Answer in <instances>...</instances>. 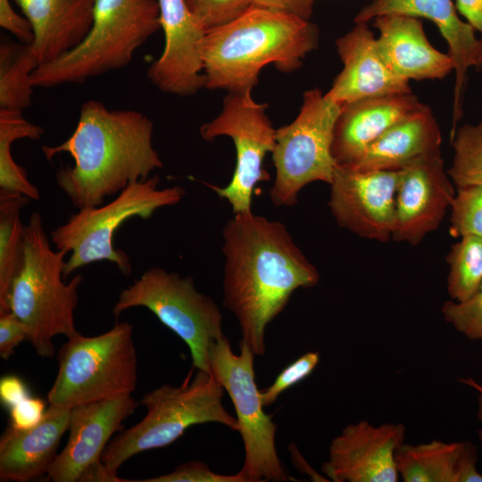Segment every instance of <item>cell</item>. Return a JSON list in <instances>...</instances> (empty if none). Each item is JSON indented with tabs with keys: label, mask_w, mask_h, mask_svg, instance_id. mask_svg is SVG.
<instances>
[{
	"label": "cell",
	"mask_w": 482,
	"mask_h": 482,
	"mask_svg": "<svg viewBox=\"0 0 482 482\" xmlns=\"http://www.w3.org/2000/svg\"><path fill=\"white\" fill-rule=\"evenodd\" d=\"M319 362L318 352H308L287 366L270 386L261 391L264 407L272 404L284 391L306 378Z\"/></svg>",
	"instance_id": "34"
},
{
	"label": "cell",
	"mask_w": 482,
	"mask_h": 482,
	"mask_svg": "<svg viewBox=\"0 0 482 482\" xmlns=\"http://www.w3.org/2000/svg\"><path fill=\"white\" fill-rule=\"evenodd\" d=\"M451 141L453 157L447 173L456 188L482 185V119L456 129Z\"/></svg>",
	"instance_id": "30"
},
{
	"label": "cell",
	"mask_w": 482,
	"mask_h": 482,
	"mask_svg": "<svg viewBox=\"0 0 482 482\" xmlns=\"http://www.w3.org/2000/svg\"><path fill=\"white\" fill-rule=\"evenodd\" d=\"M399 170L359 171L337 165L328 207L337 223L353 234L386 243L395 227Z\"/></svg>",
	"instance_id": "14"
},
{
	"label": "cell",
	"mask_w": 482,
	"mask_h": 482,
	"mask_svg": "<svg viewBox=\"0 0 482 482\" xmlns=\"http://www.w3.org/2000/svg\"><path fill=\"white\" fill-rule=\"evenodd\" d=\"M240 353H233L224 335L209 348L210 372L228 392L237 414L245 448V461L238 471L246 482H282L290 477L276 448L277 425L264 411L255 381V354L242 340Z\"/></svg>",
	"instance_id": "11"
},
{
	"label": "cell",
	"mask_w": 482,
	"mask_h": 482,
	"mask_svg": "<svg viewBox=\"0 0 482 482\" xmlns=\"http://www.w3.org/2000/svg\"><path fill=\"white\" fill-rule=\"evenodd\" d=\"M373 26L379 31V55L399 77L408 81L441 79L453 71L452 58L429 43L419 18L384 14L374 18Z\"/></svg>",
	"instance_id": "20"
},
{
	"label": "cell",
	"mask_w": 482,
	"mask_h": 482,
	"mask_svg": "<svg viewBox=\"0 0 482 482\" xmlns=\"http://www.w3.org/2000/svg\"><path fill=\"white\" fill-rule=\"evenodd\" d=\"M29 396L24 382L16 376H5L0 380V399L8 408Z\"/></svg>",
	"instance_id": "39"
},
{
	"label": "cell",
	"mask_w": 482,
	"mask_h": 482,
	"mask_svg": "<svg viewBox=\"0 0 482 482\" xmlns=\"http://www.w3.org/2000/svg\"><path fill=\"white\" fill-rule=\"evenodd\" d=\"M424 106L412 94L365 98L341 106L331 145L338 166H347L394 124Z\"/></svg>",
	"instance_id": "21"
},
{
	"label": "cell",
	"mask_w": 482,
	"mask_h": 482,
	"mask_svg": "<svg viewBox=\"0 0 482 482\" xmlns=\"http://www.w3.org/2000/svg\"><path fill=\"white\" fill-rule=\"evenodd\" d=\"M267 107V104L256 103L251 93H229L219 116L200 128L205 141L227 136L235 144L237 160L231 180L223 187L208 185L228 201L234 214L252 211L257 183L269 179L263 161L266 154L274 149L276 129L265 113Z\"/></svg>",
	"instance_id": "12"
},
{
	"label": "cell",
	"mask_w": 482,
	"mask_h": 482,
	"mask_svg": "<svg viewBox=\"0 0 482 482\" xmlns=\"http://www.w3.org/2000/svg\"><path fill=\"white\" fill-rule=\"evenodd\" d=\"M442 313L446 322L469 339H482V282L466 300L445 302Z\"/></svg>",
	"instance_id": "32"
},
{
	"label": "cell",
	"mask_w": 482,
	"mask_h": 482,
	"mask_svg": "<svg viewBox=\"0 0 482 482\" xmlns=\"http://www.w3.org/2000/svg\"><path fill=\"white\" fill-rule=\"evenodd\" d=\"M161 29L157 0H96L91 28L71 50L39 65L34 87L86 80L127 66L135 52Z\"/></svg>",
	"instance_id": "5"
},
{
	"label": "cell",
	"mask_w": 482,
	"mask_h": 482,
	"mask_svg": "<svg viewBox=\"0 0 482 482\" xmlns=\"http://www.w3.org/2000/svg\"><path fill=\"white\" fill-rule=\"evenodd\" d=\"M450 209V234L453 237H482V185L457 187Z\"/></svg>",
	"instance_id": "31"
},
{
	"label": "cell",
	"mask_w": 482,
	"mask_h": 482,
	"mask_svg": "<svg viewBox=\"0 0 482 482\" xmlns=\"http://www.w3.org/2000/svg\"><path fill=\"white\" fill-rule=\"evenodd\" d=\"M137 407L131 394L77 405L71 409L69 439L50 466L53 482H121L102 462L112 436Z\"/></svg>",
	"instance_id": "13"
},
{
	"label": "cell",
	"mask_w": 482,
	"mask_h": 482,
	"mask_svg": "<svg viewBox=\"0 0 482 482\" xmlns=\"http://www.w3.org/2000/svg\"><path fill=\"white\" fill-rule=\"evenodd\" d=\"M403 14L426 18L438 28L448 45L455 71L453 91V127L451 137L462 115V96L467 71L470 68L482 66V38L468 22L461 21L452 0H373L355 16V23H367L384 14Z\"/></svg>",
	"instance_id": "18"
},
{
	"label": "cell",
	"mask_w": 482,
	"mask_h": 482,
	"mask_svg": "<svg viewBox=\"0 0 482 482\" xmlns=\"http://www.w3.org/2000/svg\"><path fill=\"white\" fill-rule=\"evenodd\" d=\"M222 239L223 305L237 320L241 340L262 356L267 326L295 290L318 284L319 271L282 222L252 211L234 214Z\"/></svg>",
	"instance_id": "1"
},
{
	"label": "cell",
	"mask_w": 482,
	"mask_h": 482,
	"mask_svg": "<svg viewBox=\"0 0 482 482\" xmlns=\"http://www.w3.org/2000/svg\"><path fill=\"white\" fill-rule=\"evenodd\" d=\"M454 5L482 38V0H456Z\"/></svg>",
	"instance_id": "40"
},
{
	"label": "cell",
	"mask_w": 482,
	"mask_h": 482,
	"mask_svg": "<svg viewBox=\"0 0 482 482\" xmlns=\"http://www.w3.org/2000/svg\"><path fill=\"white\" fill-rule=\"evenodd\" d=\"M58 372L48 394L50 405L71 409L134 392L137 357L133 326L116 323L107 332L68 338L59 350Z\"/></svg>",
	"instance_id": "8"
},
{
	"label": "cell",
	"mask_w": 482,
	"mask_h": 482,
	"mask_svg": "<svg viewBox=\"0 0 482 482\" xmlns=\"http://www.w3.org/2000/svg\"><path fill=\"white\" fill-rule=\"evenodd\" d=\"M224 388L212 373L197 370L179 386L162 385L140 400L145 416L133 427L120 432L106 445L102 462L117 475L120 466L142 452L167 446L193 425L214 422L237 431V419L222 404Z\"/></svg>",
	"instance_id": "6"
},
{
	"label": "cell",
	"mask_w": 482,
	"mask_h": 482,
	"mask_svg": "<svg viewBox=\"0 0 482 482\" xmlns=\"http://www.w3.org/2000/svg\"><path fill=\"white\" fill-rule=\"evenodd\" d=\"M10 409V426L27 429L37 425L46 412L45 402L40 398L28 396Z\"/></svg>",
	"instance_id": "37"
},
{
	"label": "cell",
	"mask_w": 482,
	"mask_h": 482,
	"mask_svg": "<svg viewBox=\"0 0 482 482\" xmlns=\"http://www.w3.org/2000/svg\"><path fill=\"white\" fill-rule=\"evenodd\" d=\"M145 307L188 346L193 367L210 372L209 348L224 336L221 312L199 292L191 277L153 267L123 289L113 305L116 319L126 310Z\"/></svg>",
	"instance_id": "9"
},
{
	"label": "cell",
	"mask_w": 482,
	"mask_h": 482,
	"mask_svg": "<svg viewBox=\"0 0 482 482\" xmlns=\"http://www.w3.org/2000/svg\"><path fill=\"white\" fill-rule=\"evenodd\" d=\"M158 175L131 183L108 204L79 209L68 220L51 232L57 250L71 253L65 262L63 277L93 262L108 261L129 277L132 271L129 258L115 249V231L127 220L139 217L147 220L160 208L178 204L185 195L180 186L159 188Z\"/></svg>",
	"instance_id": "7"
},
{
	"label": "cell",
	"mask_w": 482,
	"mask_h": 482,
	"mask_svg": "<svg viewBox=\"0 0 482 482\" xmlns=\"http://www.w3.org/2000/svg\"><path fill=\"white\" fill-rule=\"evenodd\" d=\"M38 67L30 43L0 45V109L21 111L31 104V75Z\"/></svg>",
	"instance_id": "28"
},
{
	"label": "cell",
	"mask_w": 482,
	"mask_h": 482,
	"mask_svg": "<svg viewBox=\"0 0 482 482\" xmlns=\"http://www.w3.org/2000/svg\"><path fill=\"white\" fill-rule=\"evenodd\" d=\"M355 24L336 41L344 68L326 96L343 106L365 98L412 93L409 81L394 73L382 60L367 23Z\"/></svg>",
	"instance_id": "19"
},
{
	"label": "cell",
	"mask_w": 482,
	"mask_h": 482,
	"mask_svg": "<svg viewBox=\"0 0 482 482\" xmlns=\"http://www.w3.org/2000/svg\"><path fill=\"white\" fill-rule=\"evenodd\" d=\"M340 110L321 90L310 89L295 120L276 129L275 179L269 191L275 206L295 205L302 188L312 182L331 183L337 167L331 145Z\"/></svg>",
	"instance_id": "10"
},
{
	"label": "cell",
	"mask_w": 482,
	"mask_h": 482,
	"mask_svg": "<svg viewBox=\"0 0 482 482\" xmlns=\"http://www.w3.org/2000/svg\"><path fill=\"white\" fill-rule=\"evenodd\" d=\"M28 334L24 324L11 311L0 313V356L8 360L15 348L27 340Z\"/></svg>",
	"instance_id": "36"
},
{
	"label": "cell",
	"mask_w": 482,
	"mask_h": 482,
	"mask_svg": "<svg viewBox=\"0 0 482 482\" xmlns=\"http://www.w3.org/2000/svg\"><path fill=\"white\" fill-rule=\"evenodd\" d=\"M142 482H246L237 472L223 475L213 472L203 461H191L179 465L173 471L159 477L140 480Z\"/></svg>",
	"instance_id": "35"
},
{
	"label": "cell",
	"mask_w": 482,
	"mask_h": 482,
	"mask_svg": "<svg viewBox=\"0 0 482 482\" xmlns=\"http://www.w3.org/2000/svg\"><path fill=\"white\" fill-rule=\"evenodd\" d=\"M165 44L161 56L147 71L159 90L188 96L205 88L201 44L206 29L189 10L186 0H157Z\"/></svg>",
	"instance_id": "17"
},
{
	"label": "cell",
	"mask_w": 482,
	"mask_h": 482,
	"mask_svg": "<svg viewBox=\"0 0 482 482\" xmlns=\"http://www.w3.org/2000/svg\"><path fill=\"white\" fill-rule=\"evenodd\" d=\"M45 232L40 213L34 212L25 225V251L22 268L12 282L8 309L24 324L28 338L42 358L54 355V337L70 338L79 332L74 311L81 274L63 282L64 250H54Z\"/></svg>",
	"instance_id": "4"
},
{
	"label": "cell",
	"mask_w": 482,
	"mask_h": 482,
	"mask_svg": "<svg viewBox=\"0 0 482 482\" xmlns=\"http://www.w3.org/2000/svg\"><path fill=\"white\" fill-rule=\"evenodd\" d=\"M187 4L206 29L223 25L245 12L252 0H186Z\"/></svg>",
	"instance_id": "33"
},
{
	"label": "cell",
	"mask_w": 482,
	"mask_h": 482,
	"mask_svg": "<svg viewBox=\"0 0 482 482\" xmlns=\"http://www.w3.org/2000/svg\"><path fill=\"white\" fill-rule=\"evenodd\" d=\"M441 143L437 121L424 104L390 127L344 167L359 171L399 170L420 157L441 154Z\"/></svg>",
	"instance_id": "24"
},
{
	"label": "cell",
	"mask_w": 482,
	"mask_h": 482,
	"mask_svg": "<svg viewBox=\"0 0 482 482\" xmlns=\"http://www.w3.org/2000/svg\"><path fill=\"white\" fill-rule=\"evenodd\" d=\"M315 0H252V5L270 8L309 20Z\"/></svg>",
	"instance_id": "38"
},
{
	"label": "cell",
	"mask_w": 482,
	"mask_h": 482,
	"mask_svg": "<svg viewBox=\"0 0 482 482\" xmlns=\"http://www.w3.org/2000/svg\"><path fill=\"white\" fill-rule=\"evenodd\" d=\"M395 460L404 482H482L477 449L470 441L403 443Z\"/></svg>",
	"instance_id": "25"
},
{
	"label": "cell",
	"mask_w": 482,
	"mask_h": 482,
	"mask_svg": "<svg viewBox=\"0 0 482 482\" xmlns=\"http://www.w3.org/2000/svg\"><path fill=\"white\" fill-rule=\"evenodd\" d=\"M44 133L42 127L23 118L21 111L0 109V189L21 193L32 200L40 199L38 188L14 161L11 149L16 140H38Z\"/></svg>",
	"instance_id": "27"
},
{
	"label": "cell",
	"mask_w": 482,
	"mask_h": 482,
	"mask_svg": "<svg viewBox=\"0 0 482 482\" xmlns=\"http://www.w3.org/2000/svg\"><path fill=\"white\" fill-rule=\"evenodd\" d=\"M31 199L0 189V313L8 312V296L24 262L25 226L21 210Z\"/></svg>",
	"instance_id": "26"
},
{
	"label": "cell",
	"mask_w": 482,
	"mask_h": 482,
	"mask_svg": "<svg viewBox=\"0 0 482 482\" xmlns=\"http://www.w3.org/2000/svg\"><path fill=\"white\" fill-rule=\"evenodd\" d=\"M71 409L53 405L29 428H7L0 439V480L27 482L46 474L69 429Z\"/></svg>",
	"instance_id": "22"
},
{
	"label": "cell",
	"mask_w": 482,
	"mask_h": 482,
	"mask_svg": "<svg viewBox=\"0 0 482 482\" xmlns=\"http://www.w3.org/2000/svg\"><path fill=\"white\" fill-rule=\"evenodd\" d=\"M405 431L402 423L373 426L360 420L347 425L331 441L322 472L334 482H395V455Z\"/></svg>",
	"instance_id": "16"
},
{
	"label": "cell",
	"mask_w": 482,
	"mask_h": 482,
	"mask_svg": "<svg viewBox=\"0 0 482 482\" xmlns=\"http://www.w3.org/2000/svg\"><path fill=\"white\" fill-rule=\"evenodd\" d=\"M153 129L152 120L141 112L110 110L88 100L81 105L73 133L42 151L47 160L69 154L74 165L57 170L58 187L76 208L97 206L162 167L153 145Z\"/></svg>",
	"instance_id": "2"
},
{
	"label": "cell",
	"mask_w": 482,
	"mask_h": 482,
	"mask_svg": "<svg viewBox=\"0 0 482 482\" xmlns=\"http://www.w3.org/2000/svg\"><path fill=\"white\" fill-rule=\"evenodd\" d=\"M478 438L482 444V429L478 430Z\"/></svg>",
	"instance_id": "42"
},
{
	"label": "cell",
	"mask_w": 482,
	"mask_h": 482,
	"mask_svg": "<svg viewBox=\"0 0 482 482\" xmlns=\"http://www.w3.org/2000/svg\"><path fill=\"white\" fill-rule=\"evenodd\" d=\"M449 266L447 292L452 300L464 301L482 282V237L465 236L453 244L446 256Z\"/></svg>",
	"instance_id": "29"
},
{
	"label": "cell",
	"mask_w": 482,
	"mask_h": 482,
	"mask_svg": "<svg viewBox=\"0 0 482 482\" xmlns=\"http://www.w3.org/2000/svg\"><path fill=\"white\" fill-rule=\"evenodd\" d=\"M460 381L468 386H470L471 387L475 388L478 392L477 417L480 421H482V386L478 384L472 378H465V379L463 378V379H461Z\"/></svg>",
	"instance_id": "41"
},
{
	"label": "cell",
	"mask_w": 482,
	"mask_h": 482,
	"mask_svg": "<svg viewBox=\"0 0 482 482\" xmlns=\"http://www.w3.org/2000/svg\"><path fill=\"white\" fill-rule=\"evenodd\" d=\"M453 184L441 154L420 157L399 170L391 239L416 245L436 230L455 195Z\"/></svg>",
	"instance_id": "15"
},
{
	"label": "cell",
	"mask_w": 482,
	"mask_h": 482,
	"mask_svg": "<svg viewBox=\"0 0 482 482\" xmlns=\"http://www.w3.org/2000/svg\"><path fill=\"white\" fill-rule=\"evenodd\" d=\"M29 21L38 66L75 47L89 31L96 0H12Z\"/></svg>",
	"instance_id": "23"
},
{
	"label": "cell",
	"mask_w": 482,
	"mask_h": 482,
	"mask_svg": "<svg viewBox=\"0 0 482 482\" xmlns=\"http://www.w3.org/2000/svg\"><path fill=\"white\" fill-rule=\"evenodd\" d=\"M314 23L296 15L251 5L237 18L206 30L201 44L205 88L251 93L261 70L299 69L318 46Z\"/></svg>",
	"instance_id": "3"
}]
</instances>
